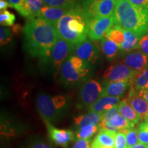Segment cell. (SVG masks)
Instances as JSON below:
<instances>
[{
  "instance_id": "obj_6",
  "label": "cell",
  "mask_w": 148,
  "mask_h": 148,
  "mask_svg": "<svg viewBox=\"0 0 148 148\" xmlns=\"http://www.w3.org/2000/svg\"><path fill=\"white\" fill-rule=\"evenodd\" d=\"M102 90L103 88L97 81L88 79L83 83L79 89L77 106L80 108H88L101 97Z\"/></svg>"
},
{
  "instance_id": "obj_4",
  "label": "cell",
  "mask_w": 148,
  "mask_h": 148,
  "mask_svg": "<svg viewBox=\"0 0 148 148\" xmlns=\"http://www.w3.org/2000/svg\"><path fill=\"white\" fill-rule=\"evenodd\" d=\"M90 66L77 56L72 54L61 66L60 80L68 86L80 84L90 73Z\"/></svg>"
},
{
  "instance_id": "obj_21",
  "label": "cell",
  "mask_w": 148,
  "mask_h": 148,
  "mask_svg": "<svg viewBox=\"0 0 148 148\" xmlns=\"http://www.w3.org/2000/svg\"><path fill=\"white\" fill-rule=\"evenodd\" d=\"M140 38L137 34H136L132 31L125 29L124 40L119 47L120 49L124 52H129L133 49H136Z\"/></svg>"
},
{
  "instance_id": "obj_11",
  "label": "cell",
  "mask_w": 148,
  "mask_h": 148,
  "mask_svg": "<svg viewBox=\"0 0 148 148\" xmlns=\"http://www.w3.org/2000/svg\"><path fill=\"white\" fill-rule=\"evenodd\" d=\"M74 53L90 65L95 64L99 58L98 47L90 38L75 45Z\"/></svg>"
},
{
  "instance_id": "obj_23",
  "label": "cell",
  "mask_w": 148,
  "mask_h": 148,
  "mask_svg": "<svg viewBox=\"0 0 148 148\" xmlns=\"http://www.w3.org/2000/svg\"><path fill=\"white\" fill-rule=\"evenodd\" d=\"M130 87L138 92L148 88V67L136 74L132 80Z\"/></svg>"
},
{
  "instance_id": "obj_46",
  "label": "cell",
  "mask_w": 148,
  "mask_h": 148,
  "mask_svg": "<svg viewBox=\"0 0 148 148\" xmlns=\"http://www.w3.org/2000/svg\"><path fill=\"white\" fill-rule=\"evenodd\" d=\"M116 1H118V0H116Z\"/></svg>"
},
{
  "instance_id": "obj_2",
  "label": "cell",
  "mask_w": 148,
  "mask_h": 148,
  "mask_svg": "<svg viewBox=\"0 0 148 148\" xmlns=\"http://www.w3.org/2000/svg\"><path fill=\"white\" fill-rule=\"evenodd\" d=\"M114 25L132 31L140 38L148 34V9L118 0L113 13Z\"/></svg>"
},
{
  "instance_id": "obj_14",
  "label": "cell",
  "mask_w": 148,
  "mask_h": 148,
  "mask_svg": "<svg viewBox=\"0 0 148 148\" xmlns=\"http://www.w3.org/2000/svg\"><path fill=\"white\" fill-rule=\"evenodd\" d=\"M122 62L131 69L140 71L148 67V54L140 50L130 51Z\"/></svg>"
},
{
  "instance_id": "obj_30",
  "label": "cell",
  "mask_w": 148,
  "mask_h": 148,
  "mask_svg": "<svg viewBox=\"0 0 148 148\" xmlns=\"http://www.w3.org/2000/svg\"><path fill=\"white\" fill-rule=\"evenodd\" d=\"M32 17H38L40 10L45 5L44 0H27Z\"/></svg>"
},
{
  "instance_id": "obj_7",
  "label": "cell",
  "mask_w": 148,
  "mask_h": 148,
  "mask_svg": "<svg viewBox=\"0 0 148 148\" xmlns=\"http://www.w3.org/2000/svg\"><path fill=\"white\" fill-rule=\"evenodd\" d=\"M36 103L37 110L45 123H54L62 112L56 108L52 98L47 94H38L36 99Z\"/></svg>"
},
{
  "instance_id": "obj_32",
  "label": "cell",
  "mask_w": 148,
  "mask_h": 148,
  "mask_svg": "<svg viewBox=\"0 0 148 148\" xmlns=\"http://www.w3.org/2000/svg\"><path fill=\"white\" fill-rule=\"evenodd\" d=\"M138 142L148 145V125L146 123H141L138 125Z\"/></svg>"
},
{
  "instance_id": "obj_28",
  "label": "cell",
  "mask_w": 148,
  "mask_h": 148,
  "mask_svg": "<svg viewBox=\"0 0 148 148\" xmlns=\"http://www.w3.org/2000/svg\"><path fill=\"white\" fill-rule=\"evenodd\" d=\"M98 130H99L98 125H88L80 127V128H77L75 134H76L77 138L90 140L92 136L97 132Z\"/></svg>"
},
{
  "instance_id": "obj_22",
  "label": "cell",
  "mask_w": 148,
  "mask_h": 148,
  "mask_svg": "<svg viewBox=\"0 0 148 148\" xmlns=\"http://www.w3.org/2000/svg\"><path fill=\"white\" fill-rule=\"evenodd\" d=\"M119 113L134 124L138 123L140 119L139 115L136 113L134 108L127 103V101L125 99L121 100V102L119 103Z\"/></svg>"
},
{
  "instance_id": "obj_15",
  "label": "cell",
  "mask_w": 148,
  "mask_h": 148,
  "mask_svg": "<svg viewBox=\"0 0 148 148\" xmlns=\"http://www.w3.org/2000/svg\"><path fill=\"white\" fill-rule=\"evenodd\" d=\"M116 132L107 129L99 130V132L92 141L91 148H114Z\"/></svg>"
},
{
  "instance_id": "obj_12",
  "label": "cell",
  "mask_w": 148,
  "mask_h": 148,
  "mask_svg": "<svg viewBox=\"0 0 148 148\" xmlns=\"http://www.w3.org/2000/svg\"><path fill=\"white\" fill-rule=\"evenodd\" d=\"M45 125L48 136L55 145L66 148L69 144L75 139V134L71 130L56 128L51 123H45Z\"/></svg>"
},
{
  "instance_id": "obj_20",
  "label": "cell",
  "mask_w": 148,
  "mask_h": 148,
  "mask_svg": "<svg viewBox=\"0 0 148 148\" xmlns=\"http://www.w3.org/2000/svg\"><path fill=\"white\" fill-rule=\"evenodd\" d=\"M101 48L103 54L108 60L115 58L120 49L116 42L106 37H103L101 39Z\"/></svg>"
},
{
  "instance_id": "obj_8",
  "label": "cell",
  "mask_w": 148,
  "mask_h": 148,
  "mask_svg": "<svg viewBox=\"0 0 148 148\" xmlns=\"http://www.w3.org/2000/svg\"><path fill=\"white\" fill-rule=\"evenodd\" d=\"M74 49L75 45L59 37L53 45L49 59L56 73L60 71L64 61L74 53Z\"/></svg>"
},
{
  "instance_id": "obj_16",
  "label": "cell",
  "mask_w": 148,
  "mask_h": 148,
  "mask_svg": "<svg viewBox=\"0 0 148 148\" xmlns=\"http://www.w3.org/2000/svg\"><path fill=\"white\" fill-rule=\"evenodd\" d=\"M69 8L54 7L45 5L40 10L38 17L45 18L50 23L56 25L57 22L70 10Z\"/></svg>"
},
{
  "instance_id": "obj_31",
  "label": "cell",
  "mask_w": 148,
  "mask_h": 148,
  "mask_svg": "<svg viewBox=\"0 0 148 148\" xmlns=\"http://www.w3.org/2000/svg\"><path fill=\"white\" fill-rule=\"evenodd\" d=\"M15 21V16L10 11L5 10L0 13V23L3 26H12Z\"/></svg>"
},
{
  "instance_id": "obj_3",
  "label": "cell",
  "mask_w": 148,
  "mask_h": 148,
  "mask_svg": "<svg viewBox=\"0 0 148 148\" xmlns=\"http://www.w3.org/2000/svg\"><path fill=\"white\" fill-rule=\"evenodd\" d=\"M89 19L82 5L70 9L56 25L59 37L74 45L83 42L87 39Z\"/></svg>"
},
{
  "instance_id": "obj_25",
  "label": "cell",
  "mask_w": 148,
  "mask_h": 148,
  "mask_svg": "<svg viewBox=\"0 0 148 148\" xmlns=\"http://www.w3.org/2000/svg\"><path fill=\"white\" fill-rule=\"evenodd\" d=\"M8 1L10 2L11 6L16 9L24 17L27 18H33L27 0H8Z\"/></svg>"
},
{
  "instance_id": "obj_43",
  "label": "cell",
  "mask_w": 148,
  "mask_h": 148,
  "mask_svg": "<svg viewBox=\"0 0 148 148\" xmlns=\"http://www.w3.org/2000/svg\"><path fill=\"white\" fill-rule=\"evenodd\" d=\"M127 148H148V145H145V144H143L141 143H138L136 145Z\"/></svg>"
},
{
  "instance_id": "obj_19",
  "label": "cell",
  "mask_w": 148,
  "mask_h": 148,
  "mask_svg": "<svg viewBox=\"0 0 148 148\" xmlns=\"http://www.w3.org/2000/svg\"><path fill=\"white\" fill-rule=\"evenodd\" d=\"M103 114V112H88V113L75 117L74 121L77 126V128H80L88 125H95L99 126L101 121H102Z\"/></svg>"
},
{
  "instance_id": "obj_34",
  "label": "cell",
  "mask_w": 148,
  "mask_h": 148,
  "mask_svg": "<svg viewBox=\"0 0 148 148\" xmlns=\"http://www.w3.org/2000/svg\"><path fill=\"white\" fill-rule=\"evenodd\" d=\"M12 40V34L10 29L5 28L1 25L0 27V43L1 45H8Z\"/></svg>"
},
{
  "instance_id": "obj_24",
  "label": "cell",
  "mask_w": 148,
  "mask_h": 148,
  "mask_svg": "<svg viewBox=\"0 0 148 148\" xmlns=\"http://www.w3.org/2000/svg\"><path fill=\"white\" fill-rule=\"evenodd\" d=\"M110 125L118 131H122L134 127V123H132L121 114H116L110 119Z\"/></svg>"
},
{
  "instance_id": "obj_45",
  "label": "cell",
  "mask_w": 148,
  "mask_h": 148,
  "mask_svg": "<svg viewBox=\"0 0 148 148\" xmlns=\"http://www.w3.org/2000/svg\"><path fill=\"white\" fill-rule=\"evenodd\" d=\"M105 148H113V147H105Z\"/></svg>"
},
{
  "instance_id": "obj_37",
  "label": "cell",
  "mask_w": 148,
  "mask_h": 148,
  "mask_svg": "<svg viewBox=\"0 0 148 148\" xmlns=\"http://www.w3.org/2000/svg\"><path fill=\"white\" fill-rule=\"evenodd\" d=\"M53 103L58 110L63 111V108L65 106L66 100L63 96L62 95H56L52 97Z\"/></svg>"
},
{
  "instance_id": "obj_36",
  "label": "cell",
  "mask_w": 148,
  "mask_h": 148,
  "mask_svg": "<svg viewBox=\"0 0 148 148\" xmlns=\"http://www.w3.org/2000/svg\"><path fill=\"white\" fill-rule=\"evenodd\" d=\"M136 49L148 54V34H145V36H142L140 38Z\"/></svg>"
},
{
  "instance_id": "obj_35",
  "label": "cell",
  "mask_w": 148,
  "mask_h": 148,
  "mask_svg": "<svg viewBox=\"0 0 148 148\" xmlns=\"http://www.w3.org/2000/svg\"><path fill=\"white\" fill-rule=\"evenodd\" d=\"M114 148H127L126 136L123 131H119V132L116 133Z\"/></svg>"
},
{
  "instance_id": "obj_33",
  "label": "cell",
  "mask_w": 148,
  "mask_h": 148,
  "mask_svg": "<svg viewBox=\"0 0 148 148\" xmlns=\"http://www.w3.org/2000/svg\"><path fill=\"white\" fill-rule=\"evenodd\" d=\"M23 148H56L51 143H48L46 140L41 139H36L32 140L26 146Z\"/></svg>"
},
{
  "instance_id": "obj_5",
  "label": "cell",
  "mask_w": 148,
  "mask_h": 148,
  "mask_svg": "<svg viewBox=\"0 0 148 148\" xmlns=\"http://www.w3.org/2000/svg\"><path fill=\"white\" fill-rule=\"evenodd\" d=\"M116 0H82V7L90 18L106 17L112 15Z\"/></svg>"
},
{
  "instance_id": "obj_9",
  "label": "cell",
  "mask_w": 148,
  "mask_h": 148,
  "mask_svg": "<svg viewBox=\"0 0 148 148\" xmlns=\"http://www.w3.org/2000/svg\"><path fill=\"white\" fill-rule=\"evenodd\" d=\"M114 25L113 14L106 17L90 18L88 29V38L93 41L101 40Z\"/></svg>"
},
{
  "instance_id": "obj_42",
  "label": "cell",
  "mask_w": 148,
  "mask_h": 148,
  "mask_svg": "<svg viewBox=\"0 0 148 148\" xmlns=\"http://www.w3.org/2000/svg\"><path fill=\"white\" fill-rule=\"evenodd\" d=\"M139 93L141 95L142 97H143L144 99H145V100L148 102V88H145V89H143V90H141V91H140Z\"/></svg>"
},
{
  "instance_id": "obj_13",
  "label": "cell",
  "mask_w": 148,
  "mask_h": 148,
  "mask_svg": "<svg viewBox=\"0 0 148 148\" xmlns=\"http://www.w3.org/2000/svg\"><path fill=\"white\" fill-rule=\"evenodd\" d=\"M125 99L139 115L140 119H145L148 114V102L142 97L139 92L130 87Z\"/></svg>"
},
{
  "instance_id": "obj_38",
  "label": "cell",
  "mask_w": 148,
  "mask_h": 148,
  "mask_svg": "<svg viewBox=\"0 0 148 148\" xmlns=\"http://www.w3.org/2000/svg\"><path fill=\"white\" fill-rule=\"evenodd\" d=\"M118 112H119V105L108 109L103 112L102 121H109L111 118L115 114H118Z\"/></svg>"
},
{
  "instance_id": "obj_27",
  "label": "cell",
  "mask_w": 148,
  "mask_h": 148,
  "mask_svg": "<svg viewBox=\"0 0 148 148\" xmlns=\"http://www.w3.org/2000/svg\"><path fill=\"white\" fill-rule=\"evenodd\" d=\"M44 2L49 6L72 8L82 5V0H44Z\"/></svg>"
},
{
  "instance_id": "obj_17",
  "label": "cell",
  "mask_w": 148,
  "mask_h": 148,
  "mask_svg": "<svg viewBox=\"0 0 148 148\" xmlns=\"http://www.w3.org/2000/svg\"><path fill=\"white\" fill-rule=\"evenodd\" d=\"M130 81H119V82H108L103 87L101 97L112 96V97H122L128 86L131 85Z\"/></svg>"
},
{
  "instance_id": "obj_40",
  "label": "cell",
  "mask_w": 148,
  "mask_h": 148,
  "mask_svg": "<svg viewBox=\"0 0 148 148\" xmlns=\"http://www.w3.org/2000/svg\"><path fill=\"white\" fill-rule=\"evenodd\" d=\"M132 4L148 9V0H129Z\"/></svg>"
},
{
  "instance_id": "obj_39",
  "label": "cell",
  "mask_w": 148,
  "mask_h": 148,
  "mask_svg": "<svg viewBox=\"0 0 148 148\" xmlns=\"http://www.w3.org/2000/svg\"><path fill=\"white\" fill-rule=\"evenodd\" d=\"M90 140L77 138L71 148H90Z\"/></svg>"
},
{
  "instance_id": "obj_41",
  "label": "cell",
  "mask_w": 148,
  "mask_h": 148,
  "mask_svg": "<svg viewBox=\"0 0 148 148\" xmlns=\"http://www.w3.org/2000/svg\"><path fill=\"white\" fill-rule=\"evenodd\" d=\"M9 6H11L8 0H0V11L6 10Z\"/></svg>"
},
{
  "instance_id": "obj_10",
  "label": "cell",
  "mask_w": 148,
  "mask_h": 148,
  "mask_svg": "<svg viewBox=\"0 0 148 148\" xmlns=\"http://www.w3.org/2000/svg\"><path fill=\"white\" fill-rule=\"evenodd\" d=\"M139 71L131 69L123 63L110 65L104 71L103 78L106 83L119 82V81H130L134 79Z\"/></svg>"
},
{
  "instance_id": "obj_1",
  "label": "cell",
  "mask_w": 148,
  "mask_h": 148,
  "mask_svg": "<svg viewBox=\"0 0 148 148\" xmlns=\"http://www.w3.org/2000/svg\"><path fill=\"white\" fill-rule=\"evenodd\" d=\"M25 48L32 57L42 62L49 61L59 36L54 24L41 17L27 19L23 27Z\"/></svg>"
},
{
  "instance_id": "obj_29",
  "label": "cell",
  "mask_w": 148,
  "mask_h": 148,
  "mask_svg": "<svg viewBox=\"0 0 148 148\" xmlns=\"http://www.w3.org/2000/svg\"><path fill=\"white\" fill-rule=\"evenodd\" d=\"M125 134L126 136V141L127 147H132L136 145L138 142V129H135L134 127H132L125 130H122Z\"/></svg>"
},
{
  "instance_id": "obj_44",
  "label": "cell",
  "mask_w": 148,
  "mask_h": 148,
  "mask_svg": "<svg viewBox=\"0 0 148 148\" xmlns=\"http://www.w3.org/2000/svg\"><path fill=\"white\" fill-rule=\"evenodd\" d=\"M145 123H146L148 125V114H147V116H146L145 119Z\"/></svg>"
},
{
  "instance_id": "obj_26",
  "label": "cell",
  "mask_w": 148,
  "mask_h": 148,
  "mask_svg": "<svg viewBox=\"0 0 148 148\" xmlns=\"http://www.w3.org/2000/svg\"><path fill=\"white\" fill-rule=\"evenodd\" d=\"M124 30L125 29L122 28V27L114 25L107 32V34L104 37H106L109 39L112 40V41L116 42L119 45V47H120L123 40H124Z\"/></svg>"
},
{
  "instance_id": "obj_18",
  "label": "cell",
  "mask_w": 148,
  "mask_h": 148,
  "mask_svg": "<svg viewBox=\"0 0 148 148\" xmlns=\"http://www.w3.org/2000/svg\"><path fill=\"white\" fill-rule=\"evenodd\" d=\"M120 97H112V96H103L97 99L92 106L88 108L89 112H104L112 107L117 106L121 102Z\"/></svg>"
}]
</instances>
